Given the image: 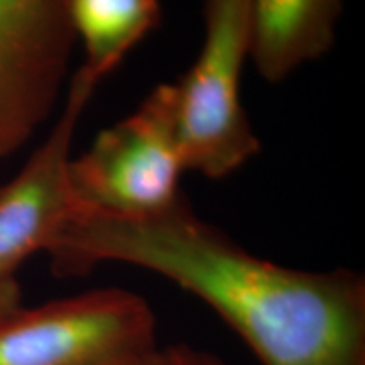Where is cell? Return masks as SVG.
I'll list each match as a JSON object with an SVG mask.
<instances>
[{
  "mask_svg": "<svg viewBox=\"0 0 365 365\" xmlns=\"http://www.w3.org/2000/svg\"><path fill=\"white\" fill-rule=\"evenodd\" d=\"M56 276L102 262L148 269L213 308L262 365H365V281L299 271L247 252L196 217L186 198L161 213H78L48 250Z\"/></svg>",
  "mask_w": 365,
  "mask_h": 365,
  "instance_id": "cell-1",
  "label": "cell"
},
{
  "mask_svg": "<svg viewBox=\"0 0 365 365\" xmlns=\"http://www.w3.org/2000/svg\"><path fill=\"white\" fill-rule=\"evenodd\" d=\"M205 38L195 65L175 83L186 171L220 180L261 150L240 98L254 43L252 0H205Z\"/></svg>",
  "mask_w": 365,
  "mask_h": 365,
  "instance_id": "cell-2",
  "label": "cell"
},
{
  "mask_svg": "<svg viewBox=\"0 0 365 365\" xmlns=\"http://www.w3.org/2000/svg\"><path fill=\"white\" fill-rule=\"evenodd\" d=\"M186 171L178 125L175 83H161L130 115L98 132L88 149L71 161L76 213L143 218L182 198Z\"/></svg>",
  "mask_w": 365,
  "mask_h": 365,
  "instance_id": "cell-3",
  "label": "cell"
},
{
  "mask_svg": "<svg viewBox=\"0 0 365 365\" xmlns=\"http://www.w3.org/2000/svg\"><path fill=\"white\" fill-rule=\"evenodd\" d=\"M158 349L148 301L117 287L0 319V365H139Z\"/></svg>",
  "mask_w": 365,
  "mask_h": 365,
  "instance_id": "cell-4",
  "label": "cell"
},
{
  "mask_svg": "<svg viewBox=\"0 0 365 365\" xmlns=\"http://www.w3.org/2000/svg\"><path fill=\"white\" fill-rule=\"evenodd\" d=\"M71 0H0V159L53 115L76 36Z\"/></svg>",
  "mask_w": 365,
  "mask_h": 365,
  "instance_id": "cell-5",
  "label": "cell"
},
{
  "mask_svg": "<svg viewBox=\"0 0 365 365\" xmlns=\"http://www.w3.org/2000/svg\"><path fill=\"white\" fill-rule=\"evenodd\" d=\"M100 81L83 66L66 86L63 107L48 135L7 185L0 186V281L31 255L48 252L76 215L71 186L73 140Z\"/></svg>",
  "mask_w": 365,
  "mask_h": 365,
  "instance_id": "cell-6",
  "label": "cell"
},
{
  "mask_svg": "<svg viewBox=\"0 0 365 365\" xmlns=\"http://www.w3.org/2000/svg\"><path fill=\"white\" fill-rule=\"evenodd\" d=\"M252 63L261 78L279 83L335 44L344 0H252Z\"/></svg>",
  "mask_w": 365,
  "mask_h": 365,
  "instance_id": "cell-7",
  "label": "cell"
},
{
  "mask_svg": "<svg viewBox=\"0 0 365 365\" xmlns=\"http://www.w3.org/2000/svg\"><path fill=\"white\" fill-rule=\"evenodd\" d=\"M71 26L83 66L98 81L124 61L161 21V0H71Z\"/></svg>",
  "mask_w": 365,
  "mask_h": 365,
  "instance_id": "cell-8",
  "label": "cell"
},
{
  "mask_svg": "<svg viewBox=\"0 0 365 365\" xmlns=\"http://www.w3.org/2000/svg\"><path fill=\"white\" fill-rule=\"evenodd\" d=\"M149 365H227L217 355L180 344L158 349Z\"/></svg>",
  "mask_w": 365,
  "mask_h": 365,
  "instance_id": "cell-9",
  "label": "cell"
},
{
  "mask_svg": "<svg viewBox=\"0 0 365 365\" xmlns=\"http://www.w3.org/2000/svg\"><path fill=\"white\" fill-rule=\"evenodd\" d=\"M22 308V291L17 279L0 281V319Z\"/></svg>",
  "mask_w": 365,
  "mask_h": 365,
  "instance_id": "cell-10",
  "label": "cell"
}]
</instances>
